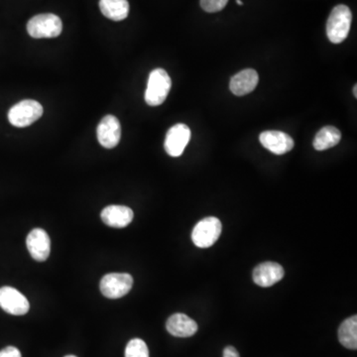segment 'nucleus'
I'll return each instance as SVG.
<instances>
[{
	"mask_svg": "<svg viewBox=\"0 0 357 357\" xmlns=\"http://www.w3.org/2000/svg\"><path fill=\"white\" fill-rule=\"evenodd\" d=\"M352 13L347 6H336L329 16L327 35L333 44H340L349 36L351 27Z\"/></svg>",
	"mask_w": 357,
	"mask_h": 357,
	"instance_id": "obj_1",
	"label": "nucleus"
},
{
	"mask_svg": "<svg viewBox=\"0 0 357 357\" xmlns=\"http://www.w3.org/2000/svg\"><path fill=\"white\" fill-rule=\"evenodd\" d=\"M172 81L170 75L163 68H155L149 75L145 102L151 107L163 104L170 93Z\"/></svg>",
	"mask_w": 357,
	"mask_h": 357,
	"instance_id": "obj_2",
	"label": "nucleus"
},
{
	"mask_svg": "<svg viewBox=\"0 0 357 357\" xmlns=\"http://www.w3.org/2000/svg\"><path fill=\"white\" fill-rule=\"evenodd\" d=\"M62 30L61 18L52 13L34 16L27 23V32L32 38H56L62 33Z\"/></svg>",
	"mask_w": 357,
	"mask_h": 357,
	"instance_id": "obj_3",
	"label": "nucleus"
},
{
	"mask_svg": "<svg viewBox=\"0 0 357 357\" xmlns=\"http://www.w3.org/2000/svg\"><path fill=\"white\" fill-rule=\"evenodd\" d=\"M43 116V107L36 100H25L13 105L8 111V120L13 127H27Z\"/></svg>",
	"mask_w": 357,
	"mask_h": 357,
	"instance_id": "obj_4",
	"label": "nucleus"
},
{
	"mask_svg": "<svg viewBox=\"0 0 357 357\" xmlns=\"http://www.w3.org/2000/svg\"><path fill=\"white\" fill-rule=\"evenodd\" d=\"M221 221L217 217H210L201 219L194 226L192 232V240L194 246L200 248H208L214 246L221 233Z\"/></svg>",
	"mask_w": 357,
	"mask_h": 357,
	"instance_id": "obj_5",
	"label": "nucleus"
},
{
	"mask_svg": "<svg viewBox=\"0 0 357 357\" xmlns=\"http://www.w3.org/2000/svg\"><path fill=\"white\" fill-rule=\"evenodd\" d=\"M134 278L127 273H111L102 277L100 284L102 294L109 299H119L129 293Z\"/></svg>",
	"mask_w": 357,
	"mask_h": 357,
	"instance_id": "obj_6",
	"label": "nucleus"
},
{
	"mask_svg": "<svg viewBox=\"0 0 357 357\" xmlns=\"http://www.w3.org/2000/svg\"><path fill=\"white\" fill-rule=\"evenodd\" d=\"M0 306L10 315H24L29 312L30 304L19 291L6 286L0 288Z\"/></svg>",
	"mask_w": 357,
	"mask_h": 357,
	"instance_id": "obj_7",
	"label": "nucleus"
},
{
	"mask_svg": "<svg viewBox=\"0 0 357 357\" xmlns=\"http://www.w3.org/2000/svg\"><path fill=\"white\" fill-rule=\"evenodd\" d=\"M191 139V129L186 125L178 123L168 130L164 147L172 157H180Z\"/></svg>",
	"mask_w": 357,
	"mask_h": 357,
	"instance_id": "obj_8",
	"label": "nucleus"
},
{
	"mask_svg": "<svg viewBox=\"0 0 357 357\" xmlns=\"http://www.w3.org/2000/svg\"><path fill=\"white\" fill-rule=\"evenodd\" d=\"M26 244L34 260L43 262L49 257L51 253V240L48 233L42 228H34L30 231Z\"/></svg>",
	"mask_w": 357,
	"mask_h": 357,
	"instance_id": "obj_9",
	"label": "nucleus"
},
{
	"mask_svg": "<svg viewBox=\"0 0 357 357\" xmlns=\"http://www.w3.org/2000/svg\"><path fill=\"white\" fill-rule=\"evenodd\" d=\"M97 134L100 145L107 149L114 148L121 138L120 122L116 116H104L98 125Z\"/></svg>",
	"mask_w": 357,
	"mask_h": 357,
	"instance_id": "obj_10",
	"label": "nucleus"
},
{
	"mask_svg": "<svg viewBox=\"0 0 357 357\" xmlns=\"http://www.w3.org/2000/svg\"><path fill=\"white\" fill-rule=\"evenodd\" d=\"M259 140L263 147L276 155H283L290 152L295 145L294 140L290 135L277 130L262 132L260 134Z\"/></svg>",
	"mask_w": 357,
	"mask_h": 357,
	"instance_id": "obj_11",
	"label": "nucleus"
},
{
	"mask_svg": "<svg viewBox=\"0 0 357 357\" xmlns=\"http://www.w3.org/2000/svg\"><path fill=\"white\" fill-rule=\"evenodd\" d=\"M253 281L260 287L267 288L280 282L284 277V269L276 262H263L255 267Z\"/></svg>",
	"mask_w": 357,
	"mask_h": 357,
	"instance_id": "obj_12",
	"label": "nucleus"
},
{
	"mask_svg": "<svg viewBox=\"0 0 357 357\" xmlns=\"http://www.w3.org/2000/svg\"><path fill=\"white\" fill-rule=\"evenodd\" d=\"M259 82L257 72L253 68H246L231 77L230 89L233 95L244 97L253 93Z\"/></svg>",
	"mask_w": 357,
	"mask_h": 357,
	"instance_id": "obj_13",
	"label": "nucleus"
},
{
	"mask_svg": "<svg viewBox=\"0 0 357 357\" xmlns=\"http://www.w3.org/2000/svg\"><path fill=\"white\" fill-rule=\"evenodd\" d=\"M134 217V210L125 205H109L100 214L102 221L113 228H127L131 223Z\"/></svg>",
	"mask_w": 357,
	"mask_h": 357,
	"instance_id": "obj_14",
	"label": "nucleus"
},
{
	"mask_svg": "<svg viewBox=\"0 0 357 357\" xmlns=\"http://www.w3.org/2000/svg\"><path fill=\"white\" fill-rule=\"evenodd\" d=\"M168 333L176 338H190L198 331V324L184 313H175L167 320Z\"/></svg>",
	"mask_w": 357,
	"mask_h": 357,
	"instance_id": "obj_15",
	"label": "nucleus"
},
{
	"mask_svg": "<svg viewBox=\"0 0 357 357\" xmlns=\"http://www.w3.org/2000/svg\"><path fill=\"white\" fill-rule=\"evenodd\" d=\"M100 8L105 17L113 21L125 20L129 15L127 0H100Z\"/></svg>",
	"mask_w": 357,
	"mask_h": 357,
	"instance_id": "obj_16",
	"label": "nucleus"
},
{
	"mask_svg": "<svg viewBox=\"0 0 357 357\" xmlns=\"http://www.w3.org/2000/svg\"><path fill=\"white\" fill-rule=\"evenodd\" d=\"M342 134L335 127H324L318 132L313 139V148L317 151H324L335 147L340 143Z\"/></svg>",
	"mask_w": 357,
	"mask_h": 357,
	"instance_id": "obj_17",
	"label": "nucleus"
},
{
	"mask_svg": "<svg viewBox=\"0 0 357 357\" xmlns=\"http://www.w3.org/2000/svg\"><path fill=\"white\" fill-rule=\"evenodd\" d=\"M338 340L343 347L349 349H357V317H350L340 324Z\"/></svg>",
	"mask_w": 357,
	"mask_h": 357,
	"instance_id": "obj_18",
	"label": "nucleus"
},
{
	"mask_svg": "<svg viewBox=\"0 0 357 357\" xmlns=\"http://www.w3.org/2000/svg\"><path fill=\"white\" fill-rule=\"evenodd\" d=\"M125 357H149L147 345L140 338H134L127 343Z\"/></svg>",
	"mask_w": 357,
	"mask_h": 357,
	"instance_id": "obj_19",
	"label": "nucleus"
},
{
	"mask_svg": "<svg viewBox=\"0 0 357 357\" xmlns=\"http://www.w3.org/2000/svg\"><path fill=\"white\" fill-rule=\"evenodd\" d=\"M228 0H201V8L208 13L219 12L228 4Z\"/></svg>",
	"mask_w": 357,
	"mask_h": 357,
	"instance_id": "obj_20",
	"label": "nucleus"
},
{
	"mask_svg": "<svg viewBox=\"0 0 357 357\" xmlns=\"http://www.w3.org/2000/svg\"><path fill=\"white\" fill-rule=\"evenodd\" d=\"M0 357H21V352L15 347H8L0 350Z\"/></svg>",
	"mask_w": 357,
	"mask_h": 357,
	"instance_id": "obj_21",
	"label": "nucleus"
},
{
	"mask_svg": "<svg viewBox=\"0 0 357 357\" xmlns=\"http://www.w3.org/2000/svg\"><path fill=\"white\" fill-rule=\"evenodd\" d=\"M223 357H240V356L235 347H226L223 350Z\"/></svg>",
	"mask_w": 357,
	"mask_h": 357,
	"instance_id": "obj_22",
	"label": "nucleus"
},
{
	"mask_svg": "<svg viewBox=\"0 0 357 357\" xmlns=\"http://www.w3.org/2000/svg\"><path fill=\"white\" fill-rule=\"evenodd\" d=\"M354 98H357V84L354 88Z\"/></svg>",
	"mask_w": 357,
	"mask_h": 357,
	"instance_id": "obj_23",
	"label": "nucleus"
},
{
	"mask_svg": "<svg viewBox=\"0 0 357 357\" xmlns=\"http://www.w3.org/2000/svg\"><path fill=\"white\" fill-rule=\"evenodd\" d=\"M238 6H244V2L241 0H237Z\"/></svg>",
	"mask_w": 357,
	"mask_h": 357,
	"instance_id": "obj_24",
	"label": "nucleus"
},
{
	"mask_svg": "<svg viewBox=\"0 0 357 357\" xmlns=\"http://www.w3.org/2000/svg\"><path fill=\"white\" fill-rule=\"evenodd\" d=\"M65 357H77V356H65Z\"/></svg>",
	"mask_w": 357,
	"mask_h": 357,
	"instance_id": "obj_25",
	"label": "nucleus"
}]
</instances>
